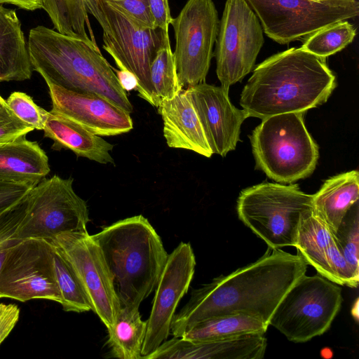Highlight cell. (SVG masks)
Segmentation results:
<instances>
[{
    "label": "cell",
    "mask_w": 359,
    "mask_h": 359,
    "mask_svg": "<svg viewBox=\"0 0 359 359\" xmlns=\"http://www.w3.org/2000/svg\"><path fill=\"white\" fill-rule=\"evenodd\" d=\"M312 201L297 184L261 183L241 191L237 212L268 248L295 247L301 216L313 209Z\"/></svg>",
    "instance_id": "obj_7"
},
{
    "label": "cell",
    "mask_w": 359,
    "mask_h": 359,
    "mask_svg": "<svg viewBox=\"0 0 359 359\" xmlns=\"http://www.w3.org/2000/svg\"><path fill=\"white\" fill-rule=\"evenodd\" d=\"M163 123V136L170 148L194 151L210 158L212 152L187 89L158 107Z\"/></svg>",
    "instance_id": "obj_19"
},
{
    "label": "cell",
    "mask_w": 359,
    "mask_h": 359,
    "mask_svg": "<svg viewBox=\"0 0 359 359\" xmlns=\"http://www.w3.org/2000/svg\"><path fill=\"white\" fill-rule=\"evenodd\" d=\"M49 172L48 158L36 142L23 136L0 143V181L36 186Z\"/></svg>",
    "instance_id": "obj_22"
},
{
    "label": "cell",
    "mask_w": 359,
    "mask_h": 359,
    "mask_svg": "<svg viewBox=\"0 0 359 359\" xmlns=\"http://www.w3.org/2000/svg\"><path fill=\"white\" fill-rule=\"evenodd\" d=\"M31 190L19 201L0 212V268L8 248L19 241L15 237L29 210Z\"/></svg>",
    "instance_id": "obj_32"
},
{
    "label": "cell",
    "mask_w": 359,
    "mask_h": 359,
    "mask_svg": "<svg viewBox=\"0 0 359 359\" xmlns=\"http://www.w3.org/2000/svg\"><path fill=\"white\" fill-rule=\"evenodd\" d=\"M267 345L262 334H247L208 341L172 337L166 352L171 359H262Z\"/></svg>",
    "instance_id": "obj_20"
},
{
    "label": "cell",
    "mask_w": 359,
    "mask_h": 359,
    "mask_svg": "<svg viewBox=\"0 0 359 359\" xmlns=\"http://www.w3.org/2000/svg\"><path fill=\"white\" fill-rule=\"evenodd\" d=\"M73 181L53 175L32 189L30 206L16 240H48L64 232L88 231L87 203L74 191Z\"/></svg>",
    "instance_id": "obj_10"
},
{
    "label": "cell",
    "mask_w": 359,
    "mask_h": 359,
    "mask_svg": "<svg viewBox=\"0 0 359 359\" xmlns=\"http://www.w3.org/2000/svg\"><path fill=\"white\" fill-rule=\"evenodd\" d=\"M215 43L217 76L229 90L252 70L264 43L260 22L246 0L226 1Z\"/></svg>",
    "instance_id": "obj_12"
},
{
    "label": "cell",
    "mask_w": 359,
    "mask_h": 359,
    "mask_svg": "<svg viewBox=\"0 0 359 359\" xmlns=\"http://www.w3.org/2000/svg\"><path fill=\"white\" fill-rule=\"evenodd\" d=\"M268 326L262 320L250 316L224 315L211 318L196 324L181 338L198 342L247 334H264Z\"/></svg>",
    "instance_id": "obj_26"
},
{
    "label": "cell",
    "mask_w": 359,
    "mask_h": 359,
    "mask_svg": "<svg viewBox=\"0 0 359 359\" xmlns=\"http://www.w3.org/2000/svg\"><path fill=\"white\" fill-rule=\"evenodd\" d=\"M71 266L91 306L107 330L114 323L121 304L113 276L100 248L88 231L64 232L46 240Z\"/></svg>",
    "instance_id": "obj_13"
},
{
    "label": "cell",
    "mask_w": 359,
    "mask_h": 359,
    "mask_svg": "<svg viewBox=\"0 0 359 359\" xmlns=\"http://www.w3.org/2000/svg\"><path fill=\"white\" fill-rule=\"evenodd\" d=\"M337 86L325 58L301 48L276 53L254 69L240 104L248 117L304 113L325 103Z\"/></svg>",
    "instance_id": "obj_2"
},
{
    "label": "cell",
    "mask_w": 359,
    "mask_h": 359,
    "mask_svg": "<svg viewBox=\"0 0 359 359\" xmlns=\"http://www.w3.org/2000/svg\"><path fill=\"white\" fill-rule=\"evenodd\" d=\"M359 211L355 202L344 217L333 234L337 245L354 273L359 276Z\"/></svg>",
    "instance_id": "obj_31"
},
{
    "label": "cell",
    "mask_w": 359,
    "mask_h": 359,
    "mask_svg": "<svg viewBox=\"0 0 359 359\" xmlns=\"http://www.w3.org/2000/svg\"><path fill=\"white\" fill-rule=\"evenodd\" d=\"M342 301L341 288L337 284L320 274H304L283 297L269 325L291 341H308L330 328Z\"/></svg>",
    "instance_id": "obj_8"
},
{
    "label": "cell",
    "mask_w": 359,
    "mask_h": 359,
    "mask_svg": "<svg viewBox=\"0 0 359 359\" xmlns=\"http://www.w3.org/2000/svg\"><path fill=\"white\" fill-rule=\"evenodd\" d=\"M294 248L320 276L339 285L358 286L359 276L341 253L332 231L312 210L301 216Z\"/></svg>",
    "instance_id": "obj_18"
},
{
    "label": "cell",
    "mask_w": 359,
    "mask_h": 359,
    "mask_svg": "<svg viewBox=\"0 0 359 359\" xmlns=\"http://www.w3.org/2000/svg\"><path fill=\"white\" fill-rule=\"evenodd\" d=\"M137 24L147 28H155L148 0H106Z\"/></svg>",
    "instance_id": "obj_35"
},
{
    "label": "cell",
    "mask_w": 359,
    "mask_h": 359,
    "mask_svg": "<svg viewBox=\"0 0 359 359\" xmlns=\"http://www.w3.org/2000/svg\"><path fill=\"white\" fill-rule=\"evenodd\" d=\"M34 129L20 119L6 104L0 108V143L15 140Z\"/></svg>",
    "instance_id": "obj_34"
},
{
    "label": "cell",
    "mask_w": 359,
    "mask_h": 359,
    "mask_svg": "<svg viewBox=\"0 0 359 359\" xmlns=\"http://www.w3.org/2000/svg\"><path fill=\"white\" fill-rule=\"evenodd\" d=\"M313 1H325V0H313Z\"/></svg>",
    "instance_id": "obj_41"
},
{
    "label": "cell",
    "mask_w": 359,
    "mask_h": 359,
    "mask_svg": "<svg viewBox=\"0 0 359 359\" xmlns=\"http://www.w3.org/2000/svg\"><path fill=\"white\" fill-rule=\"evenodd\" d=\"M87 1L42 0V8L59 33L98 47L90 23Z\"/></svg>",
    "instance_id": "obj_27"
},
{
    "label": "cell",
    "mask_w": 359,
    "mask_h": 359,
    "mask_svg": "<svg viewBox=\"0 0 359 359\" xmlns=\"http://www.w3.org/2000/svg\"><path fill=\"white\" fill-rule=\"evenodd\" d=\"M170 25L175 39L173 57L182 86L205 82L219 27L213 1L188 0Z\"/></svg>",
    "instance_id": "obj_11"
},
{
    "label": "cell",
    "mask_w": 359,
    "mask_h": 359,
    "mask_svg": "<svg viewBox=\"0 0 359 359\" xmlns=\"http://www.w3.org/2000/svg\"><path fill=\"white\" fill-rule=\"evenodd\" d=\"M57 112L99 136H114L133 128L130 114L93 93L69 90L46 82Z\"/></svg>",
    "instance_id": "obj_17"
},
{
    "label": "cell",
    "mask_w": 359,
    "mask_h": 359,
    "mask_svg": "<svg viewBox=\"0 0 359 359\" xmlns=\"http://www.w3.org/2000/svg\"><path fill=\"white\" fill-rule=\"evenodd\" d=\"M359 174L357 170L327 179L313 194V212L334 234L350 208L358 201Z\"/></svg>",
    "instance_id": "obj_23"
},
{
    "label": "cell",
    "mask_w": 359,
    "mask_h": 359,
    "mask_svg": "<svg viewBox=\"0 0 359 359\" xmlns=\"http://www.w3.org/2000/svg\"><path fill=\"white\" fill-rule=\"evenodd\" d=\"M356 29L346 20L325 27L308 36L302 48L318 57H327L351 43Z\"/></svg>",
    "instance_id": "obj_30"
},
{
    "label": "cell",
    "mask_w": 359,
    "mask_h": 359,
    "mask_svg": "<svg viewBox=\"0 0 359 359\" xmlns=\"http://www.w3.org/2000/svg\"><path fill=\"white\" fill-rule=\"evenodd\" d=\"M0 298L22 302L43 299L61 303L48 241L26 238L8 248L0 268Z\"/></svg>",
    "instance_id": "obj_14"
},
{
    "label": "cell",
    "mask_w": 359,
    "mask_h": 359,
    "mask_svg": "<svg viewBox=\"0 0 359 359\" xmlns=\"http://www.w3.org/2000/svg\"><path fill=\"white\" fill-rule=\"evenodd\" d=\"M150 11L156 27L168 30L172 18L168 0H148Z\"/></svg>",
    "instance_id": "obj_38"
},
{
    "label": "cell",
    "mask_w": 359,
    "mask_h": 359,
    "mask_svg": "<svg viewBox=\"0 0 359 359\" xmlns=\"http://www.w3.org/2000/svg\"><path fill=\"white\" fill-rule=\"evenodd\" d=\"M8 108L22 121L36 130H43L48 111L38 106L25 93L13 92L6 100Z\"/></svg>",
    "instance_id": "obj_33"
},
{
    "label": "cell",
    "mask_w": 359,
    "mask_h": 359,
    "mask_svg": "<svg viewBox=\"0 0 359 359\" xmlns=\"http://www.w3.org/2000/svg\"><path fill=\"white\" fill-rule=\"evenodd\" d=\"M113 276L121 306L138 308L156 289L168 259L161 237L142 215L91 235Z\"/></svg>",
    "instance_id": "obj_4"
},
{
    "label": "cell",
    "mask_w": 359,
    "mask_h": 359,
    "mask_svg": "<svg viewBox=\"0 0 359 359\" xmlns=\"http://www.w3.org/2000/svg\"><path fill=\"white\" fill-rule=\"evenodd\" d=\"M32 70L20 21L0 5V82L29 79Z\"/></svg>",
    "instance_id": "obj_24"
},
{
    "label": "cell",
    "mask_w": 359,
    "mask_h": 359,
    "mask_svg": "<svg viewBox=\"0 0 359 359\" xmlns=\"http://www.w3.org/2000/svg\"><path fill=\"white\" fill-rule=\"evenodd\" d=\"M303 114L266 117L250 136L256 168L277 182L306 178L316 168L318 147L305 127Z\"/></svg>",
    "instance_id": "obj_5"
},
{
    "label": "cell",
    "mask_w": 359,
    "mask_h": 359,
    "mask_svg": "<svg viewBox=\"0 0 359 359\" xmlns=\"http://www.w3.org/2000/svg\"><path fill=\"white\" fill-rule=\"evenodd\" d=\"M307 265L299 252L268 248L255 262L193 290L187 303L175 313L170 333L182 337L201 321L232 314L250 316L269 325L278 304L306 273Z\"/></svg>",
    "instance_id": "obj_1"
},
{
    "label": "cell",
    "mask_w": 359,
    "mask_h": 359,
    "mask_svg": "<svg viewBox=\"0 0 359 359\" xmlns=\"http://www.w3.org/2000/svg\"><path fill=\"white\" fill-rule=\"evenodd\" d=\"M187 90L212 154L225 156L236 149L241 125L248 114L232 104L229 90L222 86L203 82Z\"/></svg>",
    "instance_id": "obj_16"
},
{
    "label": "cell",
    "mask_w": 359,
    "mask_h": 359,
    "mask_svg": "<svg viewBox=\"0 0 359 359\" xmlns=\"http://www.w3.org/2000/svg\"><path fill=\"white\" fill-rule=\"evenodd\" d=\"M87 7L102 27L103 48L120 69L135 76L138 95L158 107L150 68L168 30L142 27L106 0H88Z\"/></svg>",
    "instance_id": "obj_6"
},
{
    "label": "cell",
    "mask_w": 359,
    "mask_h": 359,
    "mask_svg": "<svg viewBox=\"0 0 359 359\" xmlns=\"http://www.w3.org/2000/svg\"><path fill=\"white\" fill-rule=\"evenodd\" d=\"M153 90L158 104L175 97L182 89L167 35L158 50L150 68Z\"/></svg>",
    "instance_id": "obj_29"
},
{
    "label": "cell",
    "mask_w": 359,
    "mask_h": 359,
    "mask_svg": "<svg viewBox=\"0 0 359 359\" xmlns=\"http://www.w3.org/2000/svg\"><path fill=\"white\" fill-rule=\"evenodd\" d=\"M28 52L33 70L46 83L100 95L130 114L133 107L114 69L99 47L53 29L37 26L29 34Z\"/></svg>",
    "instance_id": "obj_3"
},
{
    "label": "cell",
    "mask_w": 359,
    "mask_h": 359,
    "mask_svg": "<svg viewBox=\"0 0 359 359\" xmlns=\"http://www.w3.org/2000/svg\"><path fill=\"white\" fill-rule=\"evenodd\" d=\"M147 320L138 308L120 307L112 327L108 330L110 355L120 359H142Z\"/></svg>",
    "instance_id": "obj_25"
},
{
    "label": "cell",
    "mask_w": 359,
    "mask_h": 359,
    "mask_svg": "<svg viewBox=\"0 0 359 359\" xmlns=\"http://www.w3.org/2000/svg\"><path fill=\"white\" fill-rule=\"evenodd\" d=\"M50 245L53 271L63 310L76 313L91 310L89 300L72 268L57 249Z\"/></svg>",
    "instance_id": "obj_28"
},
{
    "label": "cell",
    "mask_w": 359,
    "mask_h": 359,
    "mask_svg": "<svg viewBox=\"0 0 359 359\" xmlns=\"http://www.w3.org/2000/svg\"><path fill=\"white\" fill-rule=\"evenodd\" d=\"M264 33L280 44L289 43L333 23L359 14L356 0H246Z\"/></svg>",
    "instance_id": "obj_9"
},
{
    "label": "cell",
    "mask_w": 359,
    "mask_h": 359,
    "mask_svg": "<svg viewBox=\"0 0 359 359\" xmlns=\"http://www.w3.org/2000/svg\"><path fill=\"white\" fill-rule=\"evenodd\" d=\"M34 185L0 181V212L22 199Z\"/></svg>",
    "instance_id": "obj_36"
},
{
    "label": "cell",
    "mask_w": 359,
    "mask_h": 359,
    "mask_svg": "<svg viewBox=\"0 0 359 359\" xmlns=\"http://www.w3.org/2000/svg\"><path fill=\"white\" fill-rule=\"evenodd\" d=\"M195 266V255L189 243H180L168 254L147 320L142 359L167 340L177 306L193 279Z\"/></svg>",
    "instance_id": "obj_15"
},
{
    "label": "cell",
    "mask_w": 359,
    "mask_h": 359,
    "mask_svg": "<svg viewBox=\"0 0 359 359\" xmlns=\"http://www.w3.org/2000/svg\"><path fill=\"white\" fill-rule=\"evenodd\" d=\"M43 130L44 137L53 141L51 148L54 150L69 149L79 157L114 164L110 154L112 144L57 112L48 111Z\"/></svg>",
    "instance_id": "obj_21"
},
{
    "label": "cell",
    "mask_w": 359,
    "mask_h": 359,
    "mask_svg": "<svg viewBox=\"0 0 359 359\" xmlns=\"http://www.w3.org/2000/svg\"><path fill=\"white\" fill-rule=\"evenodd\" d=\"M20 311L16 304H6L0 302V345L18 323Z\"/></svg>",
    "instance_id": "obj_37"
},
{
    "label": "cell",
    "mask_w": 359,
    "mask_h": 359,
    "mask_svg": "<svg viewBox=\"0 0 359 359\" xmlns=\"http://www.w3.org/2000/svg\"><path fill=\"white\" fill-rule=\"evenodd\" d=\"M5 104H6V100H4L0 95V108L4 107Z\"/></svg>",
    "instance_id": "obj_40"
},
{
    "label": "cell",
    "mask_w": 359,
    "mask_h": 359,
    "mask_svg": "<svg viewBox=\"0 0 359 359\" xmlns=\"http://www.w3.org/2000/svg\"><path fill=\"white\" fill-rule=\"evenodd\" d=\"M119 83L122 88L126 92L131 90H136L138 86V81L135 76L126 70H116L114 69Z\"/></svg>",
    "instance_id": "obj_39"
}]
</instances>
